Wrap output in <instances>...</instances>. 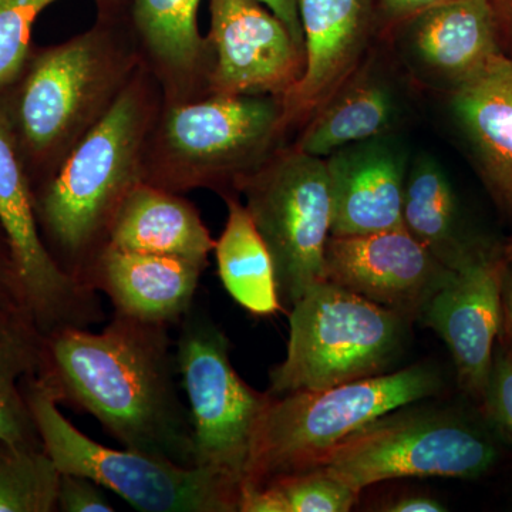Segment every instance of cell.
<instances>
[{"instance_id": "obj_5", "label": "cell", "mask_w": 512, "mask_h": 512, "mask_svg": "<svg viewBox=\"0 0 512 512\" xmlns=\"http://www.w3.org/2000/svg\"><path fill=\"white\" fill-rule=\"evenodd\" d=\"M136 72L133 53L100 28L40 53L18 100L26 146L37 156L59 154L63 161L109 111Z\"/></svg>"}, {"instance_id": "obj_24", "label": "cell", "mask_w": 512, "mask_h": 512, "mask_svg": "<svg viewBox=\"0 0 512 512\" xmlns=\"http://www.w3.org/2000/svg\"><path fill=\"white\" fill-rule=\"evenodd\" d=\"M227 207V224L214 248L222 285L248 312L275 315L282 306L271 252L247 207L231 197Z\"/></svg>"}, {"instance_id": "obj_19", "label": "cell", "mask_w": 512, "mask_h": 512, "mask_svg": "<svg viewBox=\"0 0 512 512\" xmlns=\"http://www.w3.org/2000/svg\"><path fill=\"white\" fill-rule=\"evenodd\" d=\"M107 247L177 256L208 265L215 241L191 202L178 197L177 192L143 181L121 204Z\"/></svg>"}, {"instance_id": "obj_13", "label": "cell", "mask_w": 512, "mask_h": 512, "mask_svg": "<svg viewBox=\"0 0 512 512\" xmlns=\"http://www.w3.org/2000/svg\"><path fill=\"white\" fill-rule=\"evenodd\" d=\"M208 43L214 96H282L305 70V55L274 13L256 0H211Z\"/></svg>"}, {"instance_id": "obj_14", "label": "cell", "mask_w": 512, "mask_h": 512, "mask_svg": "<svg viewBox=\"0 0 512 512\" xmlns=\"http://www.w3.org/2000/svg\"><path fill=\"white\" fill-rule=\"evenodd\" d=\"M446 268L406 228L332 237L325 251L326 281L409 320L446 281Z\"/></svg>"}, {"instance_id": "obj_26", "label": "cell", "mask_w": 512, "mask_h": 512, "mask_svg": "<svg viewBox=\"0 0 512 512\" xmlns=\"http://www.w3.org/2000/svg\"><path fill=\"white\" fill-rule=\"evenodd\" d=\"M362 491L322 467L269 481L242 495L239 512H346Z\"/></svg>"}, {"instance_id": "obj_11", "label": "cell", "mask_w": 512, "mask_h": 512, "mask_svg": "<svg viewBox=\"0 0 512 512\" xmlns=\"http://www.w3.org/2000/svg\"><path fill=\"white\" fill-rule=\"evenodd\" d=\"M0 228L8 239L30 318L46 336L103 320L97 292L63 271L40 238L28 178L0 113Z\"/></svg>"}, {"instance_id": "obj_8", "label": "cell", "mask_w": 512, "mask_h": 512, "mask_svg": "<svg viewBox=\"0 0 512 512\" xmlns=\"http://www.w3.org/2000/svg\"><path fill=\"white\" fill-rule=\"evenodd\" d=\"M279 97L212 96L175 104L158 131V167L144 181L174 192L217 187L251 173L284 131Z\"/></svg>"}, {"instance_id": "obj_23", "label": "cell", "mask_w": 512, "mask_h": 512, "mask_svg": "<svg viewBox=\"0 0 512 512\" xmlns=\"http://www.w3.org/2000/svg\"><path fill=\"white\" fill-rule=\"evenodd\" d=\"M46 335L28 313L0 303V441L43 447L20 383L40 375Z\"/></svg>"}, {"instance_id": "obj_29", "label": "cell", "mask_w": 512, "mask_h": 512, "mask_svg": "<svg viewBox=\"0 0 512 512\" xmlns=\"http://www.w3.org/2000/svg\"><path fill=\"white\" fill-rule=\"evenodd\" d=\"M483 403L488 420L512 443V349L503 340L494 350Z\"/></svg>"}, {"instance_id": "obj_34", "label": "cell", "mask_w": 512, "mask_h": 512, "mask_svg": "<svg viewBox=\"0 0 512 512\" xmlns=\"http://www.w3.org/2000/svg\"><path fill=\"white\" fill-rule=\"evenodd\" d=\"M447 0H382L384 12L393 19L412 18L419 16Z\"/></svg>"}, {"instance_id": "obj_22", "label": "cell", "mask_w": 512, "mask_h": 512, "mask_svg": "<svg viewBox=\"0 0 512 512\" xmlns=\"http://www.w3.org/2000/svg\"><path fill=\"white\" fill-rule=\"evenodd\" d=\"M403 227L448 269H456L477 248L461 235L453 185L430 154H419L407 173Z\"/></svg>"}, {"instance_id": "obj_16", "label": "cell", "mask_w": 512, "mask_h": 512, "mask_svg": "<svg viewBox=\"0 0 512 512\" xmlns=\"http://www.w3.org/2000/svg\"><path fill=\"white\" fill-rule=\"evenodd\" d=\"M332 237L375 234L403 227L404 187L409 163L396 137L386 134L330 154Z\"/></svg>"}, {"instance_id": "obj_28", "label": "cell", "mask_w": 512, "mask_h": 512, "mask_svg": "<svg viewBox=\"0 0 512 512\" xmlns=\"http://www.w3.org/2000/svg\"><path fill=\"white\" fill-rule=\"evenodd\" d=\"M57 0H0V90L25 69L33 25Z\"/></svg>"}, {"instance_id": "obj_27", "label": "cell", "mask_w": 512, "mask_h": 512, "mask_svg": "<svg viewBox=\"0 0 512 512\" xmlns=\"http://www.w3.org/2000/svg\"><path fill=\"white\" fill-rule=\"evenodd\" d=\"M60 477L45 448L0 441V512L57 511Z\"/></svg>"}, {"instance_id": "obj_32", "label": "cell", "mask_w": 512, "mask_h": 512, "mask_svg": "<svg viewBox=\"0 0 512 512\" xmlns=\"http://www.w3.org/2000/svg\"><path fill=\"white\" fill-rule=\"evenodd\" d=\"M256 2L271 10L276 18L284 23L292 39L295 40L296 46L305 55V40H303L301 18H299L298 0H256Z\"/></svg>"}, {"instance_id": "obj_18", "label": "cell", "mask_w": 512, "mask_h": 512, "mask_svg": "<svg viewBox=\"0 0 512 512\" xmlns=\"http://www.w3.org/2000/svg\"><path fill=\"white\" fill-rule=\"evenodd\" d=\"M451 107L494 200L512 217V59L504 53L453 87Z\"/></svg>"}, {"instance_id": "obj_2", "label": "cell", "mask_w": 512, "mask_h": 512, "mask_svg": "<svg viewBox=\"0 0 512 512\" xmlns=\"http://www.w3.org/2000/svg\"><path fill=\"white\" fill-rule=\"evenodd\" d=\"M150 121L146 84L134 76L109 111L64 157L43 192L40 217L59 249V265L87 288L121 204L144 181Z\"/></svg>"}, {"instance_id": "obj_36", "label": "cell", "mask_w": 512, "mask_h": 512, "mask_svg": "<svg viewBox=\"0 0 512 512\" xmlns=\"http://www.w3.org/2000/svg\"><path fill=\"white\" fill-rule=\"evenodd\" d=\"M446 510L443 504L426 495H409L383 508V511L389 512H443Z\"/></svg>"}, {"instance_id": "obj_3", "label": "cell", "mask_w": 512, "mask_h": 512, "mask_svg": "<svg viewBox=\"0 0 512 512\" xmlns=\"http://www.w3.org/2000/svg\"><path fill=\"white\" fill-rule=\"evenodd\" d=\"M440 387L436 370L416 365L318 392L269 393L242 495L275 478L318 467L333 448L370 421L434 396Z\"/></svg>"}, {"instance_id": "obj_4", "label": "cell", "mask_w": 512, "mask_h": 512, "mask_svg": "<svg viewBox=\"0 0 512 512\" xmlns=\"http://www.w3.org/2000/svg\"><path fill=\"white\" fill-rule=\"evenodd\" d=\"M407 320L329 281L293 303L285 359L269 372L268 393L318 392L382 375L399 355Z\"/></svg>"}, {"instance_id": "obj_31", "label": "cell", "mask_w": 512, "mask_h": 512, "mask_svg": "<svg viewBox=\"0 0 512 512\" xmlns=\"http://www.w3.org/2000/svg\"><path fill=\"white\" fill-rule=\"evenodd\" d=\"M0 303L28 313L9 245H0Z\"/></svg>"}, {"instance_id": "obj_33", "label": "cell", "mask_w": 512, "mask_h": 512, "mask_svg": "<svg viewBox=\"0 0 512 512\" xmlns=\"http://www.w3.org/2000/svg\"><path fill=\"white\" fill-rule=\"evenodd\" d=\"M501 52L512 59V0H490Z\"/></svg>"}, {"instance_id": "obj_21", "label": "cell", "mask_w": 512, "mask_h": 512, "mask_svg": "<svg viewBox=\"0 0 512 512\" xmlns=\"http://www.w3.org/2000/svg\"><path fill=\"white\" fill-rule=\"evenodd\" d=\"M396 119V97L389 84L360 66L313 114L296 147L311 156L328 158L350 144L390 134Z\"/></svg>"}, {"instance_id": "obj_1", "label": "cell", "mask_w": 512, "mask_h": 512, "mask_svg": "<svg viewBox=\"0 0 512 512\" xmlns=\"http://www.w3.org/2000/svg\"><path fill=\"white\" fill-rule=\"evenodd\" d=\"M39 376L59 403L92 414L123 448L195 467L170 326L114 312L101 332L57 330L46 336Z\"/></svg>"}, {"instance_id": "obj_17", "label": "cell", "mask_w": 512, "mask_h": 512, "mask_svg": "<svg viewBox=\"0 0 512 512\" xmlns=\"http://www.w3.org/2000/svg\"><path fill=\"white\" fill-rule=\"evenodd\" d=\"M207 265L177 256L138 254L106 247L87 285L123 313L146 322L178 325L194 305Z\"/></svg>"}, {"instance_id": "obj_6", "label": "cell", "mask_w": 512, "mask_h": 512, "mask_svg": "<svg viewBox=\"0 0 512 512\" xmlns=\"http://www.w3.org/2000/svg\"><path fill=\"white\" fill-rule=\"evenodd\" d=\"M42 446L62 474L92 478L143 512H239L237 495L210 471L183 467L87 437L59 410L52 387L37 377L25 390Z\"/></svg>"}, {"instance_id": "obj_25", "label": "cell", "mask_w": 512, "mask_h": 512, "mask_svg": "<svg viewBox=\"0 0 512 512\" xmlns=\"http://www.w3.org/2000/svg\"><path fill=\"white\" fill-rule=\"evenodd\" d=\"M201 0H134V19L148 52L174 77L194 73L207 42L198 30Z\"/></svg>"}, {"instance_id": "obj_7", "label": "cell", "mask_w": 512, "mask_h": 512, "mask_svg": "<svg viewBox=\"0 0 512 512\" xmlns=\"http://www.w3.org/2000/svg\"><path fill=\"white\" fill-rule=\"evenodd\" d=\"M175 340L178 375L194 430L195 467L214 474L241 505L256 430L271 394L235 372L227 335L194 306Z\"/></svg>"}, {"instance_id": "obj_20", "label": "cell", "mask_w": 512, "mask_h": 512, "mask_svg": "<svg viewBox=\"0 0 512 512\" xmlns=\"http://www.w3.org/2000/svg\"><path fill=\"white\" fill-rule=\"evenodd\" d=\"M414 53L454 86L483 69L501 46L490 0H447L417 16Z\"/></svg>"}, {"instance_id": "obj_9", "label": "cell", "mask_w": 512, "mask_h": 512, "mask_svg": "<svg viewBox=\"0 0 512 512\" xmlns=\"http://www.w3.org/2000/svg\"><path fill=\"white\" fill-rule=\"evenodd\" d=\"M235 187L271 252L279 299L293 305L326 281L332 197L325 158L298 147L266 158Z\"/></svg>"}, {"instance_id": "obj_15", "label": "cell", "mask_w": 512, "mask_h": 512, "mask_svg": "<svg viewBox=\"0 0 512 512\" xmlns=\"http://www.w3.org/2000/svg\"><path fill=\"white\" fill-rule=\"evenodd\" d=\"M305 70L281 97L284 126L312 119L359 70L370 30V0H298Z\"/></svg>"}, {"instance_id": "obj_12", "label": "cell", "mask_w": 512, "mask_h": 512, "mask_svg": "<svg viewBox=\"0 0 512 512\" xmlns=\"http://www.w3.org/2000/svg\"><path fill=\"white\" fill-rule=\"evenodd\" d=\"M505 265L504 251L477 245L451 269L419 316V322L446 343L461 389L478 400H483L501 333Z\"/></svg>"}, {"instance_id": "obj_37", "label": "cell", "mask_w": 512, "mask_h": 512, "mask_svg": "<svg viewBox=\"0 0 512 512\" xmlns=\"http://www.w3.org/2000/svg\"><path fill=\"white\" fill-rule=\"evenodd\" d=\"M505 256H507L508 261L512 262V239L510 244L507 245L504 249Z\"/></svg>"}, {"instance_id": "obj_35", "label": "cell", "mask_w": 512, "mask_h": 512, "mask_svg": "<svg viewBox=\"0 0 512 512\" xmlns=\"http://www.w3.org/2000/svg\"><path fill=\"white\" fill-rule=\"evenodd\" d=\"M501 333L503 342L512 349V262L508 259L501 286Z\"/></svg>"}, {"instance_id": "obj_30", "label": "cell", "mask_w": 512, "mask_h": 512, "mask_svg": "<svg viewBox=\"0 0 512 512\" xmlns=\"http://www.w3.org/2000/svg\"><path fill=\"white\" fill-rule=\"evenodd\" d=\"M57 511L111 512L114 507L104 494L103 487L92 478L80 474H62Z\"/></svg>"}, {"instance_id": "obj_10", "label": "cell", "mask_w": 512, "mask_h": 512, "mask_svg": "<svg viewBox=\"0 0 512 512\" xmlns=\"http://www.w3.org/2000/svg\"><path fill=\"white\" fill-rule=\"evenodd\" d=\"M495 458L493 441L473 424L447 414L397 409L355 431L318 467L363 491L394 478H476Z\"/></svg>"}]
</instances>
